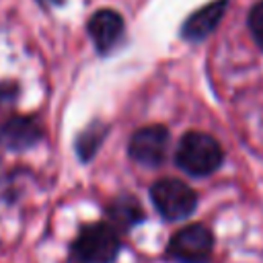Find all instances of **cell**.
Instances as JSON below:
<instances>
[{
	"mask_svg": "<svg viewBox=\"0 0 263 263\" xmlns=\"http://www.w3.org/2000/svg\"><path fill=\"white\" fill-rule=\"evenodd\" d=\"M224 152L216 138L203 132H187L177 146V166L193 177H205L222 164Z\"/></svg>",
	"mask_w": 263,
	"mask_h": 263,
	"instance_id": "6da1fadb",
	"label": "cell"
},
{
	"mask_svg": "<svg viewBox=\"0 0 263 263\" xmlns=\"http://www.w3.org/2000/svg\"><path fill=\"white\" fill-rule=\"evenodd\" d=\"M117 230L109 222L84 226L70 249V263H113L119 253Z\"/></svg>",
	"mask_w": 263,
	"mask_h": 263,
	"instance_id": "7a4b0ae2",
	"label": "cell"
},
{
	"mask_svg": "<svg viewBox=\"0 0 263 263\" xmlns=\"http://www.w3.org/2000/svg\"><path fill=\"white\" fill-rule=\"evenodd\" d=\"M150 195L156 212L166 220H183L197 205V197L193 189L179 179L156 181L150 189Z\"/></svg>",
	"mask_w": 263,
	"mask_h": 263,
	"instance_id": "3957f363",
	"label": "cell"
},
{
	"mask_svg": "<svg viewBox=\"0 0 263 263\" xmlns=\"http://www.w3.org/2000/svg\"><path fill=\"white\" fill-rule=\"evenodd\" d=\"M214 249V236L203 224H189L173 234L168 242V259L177 263H208Z\"/></svg>",
	"mask_w": 263,
	"mask_h": 263,
	"instance_id": "277c9868",
	"label": "cell"
},
{
	"mask_svg": "<svg viewBox=\"0 0 263 263\" xmlns=\"http://www.w3.org/2000/svg\"><path fill=\"white\" fill-rule=\"evenodd\" d=\"M168 146V132L162 125H146L140 127L132 138L127 152L129 156L146 166H156L164 160Z\"/></svg>",
	"mask_w": 263,
	"mask_h": 263,
	"instance_id": "5b68a950",
	"label": "cell"
},
{
	"mask_svg": "<svg viewBox=\"0 0 263 263\" xmlns=\"http://www.w3.org/2000/svg\"><path fill=\"white\" fill-rule=\"evenodd\" d=\"M88 35L95 41L97 51L109 53L119 43V39L123 35V18H121V14L111 10V8L97 10L88 18Z\"/></svg>",
	"mask_w": 263,
	"mask_h": 263,
	"instance_id": "8992f818",
	"label": "cell"
},
{
	"mask_svg": "<svg viewBox=\"0 0 263 263\" xmlns=\"http://www.w3.org/2000/svg\"><path fill=\"white\" fill-rule=\"evenodd\" d=\"M41 125L27 115H16L0 125V144L8 150H27L41 140Z\"/></svg>",
	"mask_w": 263,
	"mask_h": 263,
	"instance_id": "52a82bcc",
	"label": "cell"
},
{
	"mask_svg": "<svg viewBox=\"0 0 263 263\" xmlns=\"http://www.w3.org/2000/svg\"><path fill=\"white\" fill-rule=\"evenodd\" d=\"M226 2L228 0H216V2H210L203 8H199L197 12H193L183 25V37L189 41H199V39L208 37L220 23Z\"/></svg>",
	"mask_w": 263,
	"mask_h": 263,
	"instance_id": "ba28073f",
	"label": "cell"
},
{
	"mask_svg": "<svg viewBox=\"0 0 263 263\" xmlns=\"http://www.w3.org/2000/svg\"><path fill=\"white\" fill-rule=\"evenodd\" d=\"M107 214H109V224H111L115 230H117V228L127 230V228H132V226H136L138 222H142V218H144V212H142L138 199L132 197V195H121V197H117V199L109 205Z\"/></svg>",
	"mask_w": 263,
	"mask_h": 263,
	"instance_id": "9c48e42d",
	"label": "cell"
},
{
	"mask_svg": "<svg viewBox=\"0 0 263 263\" xmlns=\"http://www.w3.org/2000/svg\"><path fill=\"white\" fill-rule=\"evenodd\" d=\"M105 134H107V127H105L101 121L90 123V125L78 136V140H76V154H78V158L84 160V162L90 160V158L95 156V152L99 150V146H101Z\"/></svg>",
	"mask_w": 263,
	"mask_h": 263,
	"instance_id": "30bf717a",
	"label": "cell"
},
{
	"mask_svg": "<svg viewBox=\"0 0 263 263\" xmlns=\"http://www.w3.org/2000/svg\"><path fill=\"white\" fill-rule=\"evenodd\" d=\"M249 29L257 41V45L263 49V0L257 2L249 14Z\"/></svg>",
	"mask_w": 263,
	"mask_h": 263,
	"instance_id": "8fae6325",
	"label": "cell"
},
{
	"mask_svg": "<svg viewBox=\"0 0 263 263\" xmlns=\"http://www.w3.org/2000/svg\"><path fill=\"white\" fill-rule=\"evenodd\" d=\"M41 6H45V8H53V6H60V4H64V0H37Z\"/></svg>",
	"mask_w": 263,
	"mask_h": 263,
	"instance_id": "7c38bea8",
	"label": "cell"
}]
</instances>
